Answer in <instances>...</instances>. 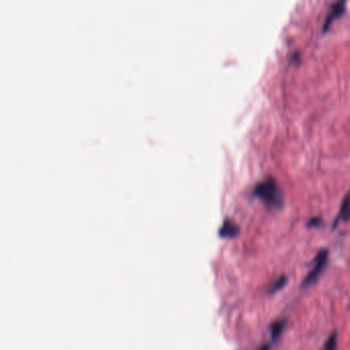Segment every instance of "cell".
Instances as JSON below:
<instances>
[{
	"instance_id": "cell-5",
	"label": "cell",
	"mask_w": 350,
	"mask_h": 350,
	"mask_svg": "<svg viewBox=\"0 0 350 350\" xmlns=\"http://www.w3.org/2000/svg\"><path fill=\"white\" fill-rule=\"evenodd\" d=\"M350 220V189L344 196V199L341 202L340 211L338 213L337 219L335 221V226L341 221H348Z\"/></svg>"
},
{
	"instance_id": "cell-6",
	"label": "cell",
	"mask_w": 350,
	"mask_h": 350,
	"mask_svg": "<svg viewBox=\"0 0 350 350\" xmlns=\"http://www.w3.org/2000/svg\"><path fill=\"white\" fill-rule=\"evenodd\" d=\"M284 326H286V322L284 321H276L270 325V335L272 338V341H276L281 336L284 330Z\"/></svg>"
},
{
	"instance_id": "cell-2",
	"label": "cell",
	"mask_w": 350,
	"mask_h": 350,
	"mask_svg": "<svg viewBox=\"0 0 350 350\" xmlns=\"http://www.w3.org/2000/svg\"><path fill=\"white\" fill-rule=\"evenodd\" d=\"M329 261V250L323 249L314 258L313 265L302 281V288H309L320 279Z\"/></svg>"
},
{
	"instance_id": "cell-1",
	"label": "cell",
	"mask_w": 350,
	"mask_h": 350,
	"mask_svg": "<svg viewBox=\"0 0 350 350\" xmlns=\"http://www.w3.org/2000/svg\"><path fill=\"white\" fill-rule=\"evenodd\" d=\"M253 192L257 198L268 205L281 207L283 204V192L281 191L276 179L271 176L258 182Z\"/></svg>"
},
{
	"instance_id": "cell-9",
	"label": "cell",
	"mask_w": 350,
	"mask_h": 350,
	"mask_svg": "<svg viewBox=\"0 0 350 350\" xmlns=\"http://www.w3.org/2000/svg\"><path fill=\"white\" fill-rule=\"evenodd\" d=\"M322 223H323V219L321 217H312L308 220L307 226L308 227H317V226H320Z\"/></svg>"
},
{
	"instance_id": "cell-10",
	"label": "cell",
	"mask_w": 350,
	"mask_h": 350,
	"mask_svg": "<svg viewBox=\"0 0 350 350\" xmlns=\"http://www.w3.org/2000/svg\"><path fill=\"white\" fill-rule=\"evenodd\" d=\"M292 60H293V61H296L297 63H299L300 60H301V51H300V50H296V51H295V52L292 54Z\"/></svg>"
},
{
	"instance_id": "cell-7",
	"label": "cell",
	"mask_w": 350,
	"mask_h": 350,
	"mask_svg": "<svg viewBox=\"0 0 350 350\" xmlns=\"http://www.w3.org/2000/svg\"><path fill=\"white\" fill-rule=\"evenodd\" d=\"M287 283H288V277L286 275L279 276L275 282L271 284V287L269 289V294H275V293L280 291L281 289H283L287 286Z\"/></svg>"
},
{
	"instance_id": "cell-3",
	"label": "cell",
	"mask_w": 350,
	"mask_h": 350,
	"mask_svg": "<svg viewBox=\"0 0 350 350\" xmlns=\"http://www.w3.org/2000/svg\"><path fill=\"white\" fill-rule=\"evenodd\" d=\"M346 10V1L345 0H338V1L334 2L331 5V9L329 14L326 15L324 25H323V32H325L329 30V28L331 27L333 22L338 18L342 16Z\"/></svg>"
},
{
	"instance_id": "cell-4",
	"label": "cell",
	"mask_w": 350,
	"mask_h": 350,
	"mask_svg": "<svg viewBox=\"0 0 350 350\" xmlns=\"http://www.w3.org/2000/svg\"><path fill=\"white\" fill-rule=\"evenodd\" d=\"M239 230L240 229L238 225L234 221L230 220V219H225L220 230H219V234L225 238H231L236 236L239 233Z\"/></svg>"
},
{
	"instance_id": "cell-8",
	"label": "cell",
	"mask_w": 350,
	"mask_h": 350,
	"mask_svg": "<svg viewBox=\"0 0 350 350\" xmlns=\"http://www.w3.org/2000/svg\"><path fill=\"white\" fill-rule=\"evenodd\" d=\"M338 345V335L336 332L332 333L331 336L326 339L324 346V350H337Z\"/></svg>"
},
{
	"instance_id": "cell-11",
	"label": "cell",
	"mask_w": 350,
	"mask_h": 350,
	"mask_svg": "<svg viewBox=\"0 0 350 350\" xmlns=\"http://www.w3.org/2000/svg\"><path fill=\"white\" fill-rule=\"evenodd\" d=\"M259 350H271V345L270 344H265L262 346Z\"/></svg>"
}]
</instances>
